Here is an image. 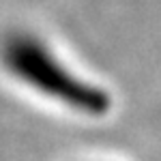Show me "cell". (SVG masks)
Returning a JSON list of instances; mask_svg holds the SVG:
<instances>
[{"instance_id": "obj_1", "label": "cell", "mask_w": 161, "mask_h": 161, "mask_svg": "<svg viewBox=\"0 0 161 161\" xmlns=\"http://www.w3.org/2000/svg\"><path fill=\"white\" fill-rule=\"evenodd\" d=\"M2 62L17 80L84 114H103L110 97L101 88L73 75L54 52L32 35L17 32L2 43Z\"/></svg>"}]
</instances>
